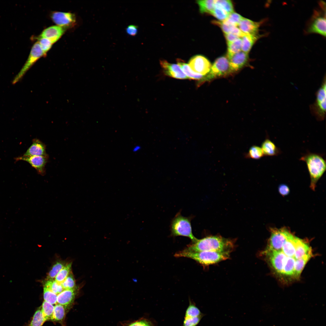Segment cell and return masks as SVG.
I'll use <instances>...</instances> for the list:
<instances>
[{
    "instance_id": "16",
    "label": "cell",
    "mask_w": 326,
    "mask_h": 326,
    "mask_svg": "<svg viewBox=\"0 0 326 326\" xmlns=\"http://www.w3.org/2000/svg\"><path fill=\"white\" fill-rule=\"evenodd\" d=\"M228 58L233 73L239 71L243 68L246 65L249 59L248 54L241 51Z\"/></svg>"
},
{
    "instance_id": "49",
    "label": "cell",
    "mask_w": 326,
    "mask_h": 326,
    "mask_svg": "<svg viewBox=\"0 0 326 326\" xmlns=\"http://www.w3.org/2000/svg\"><path fill=\"white\" fill-rule=\"evenodd\" d=\"M133 281H134L135 282H136V279L135 278H133Z\"/></svg>"
},
{
    "instance_id": "40",
    "label": "cell",
    "mask_w": 326,
    "mask_h": 326,
    "mask_svg": "<svg viewBox=\"0 0 326 326\" xmlns=\"http://www.w3.org/2000/svg\"><path fill=\"white\" fill-rule=\"evenodd\" d=\"M213 23L219 27L224 34L231 33L233 29L236 27L224 21H213Z\"/></svg>"
},
{
    "instance_id": "13",
    "label": "cell",
    "mask_w": 326,
    "mask_h": 326,
    "mask_svg": "<svg viewBox=\"0 0 326 326\" xmlns=\"http://www.w3.org/2000/svg\"><path fill=\"white\" fill-rule=\"evenodd\" d=\"M265 253L269 258L273 269L278 273L282 274L287 256L282 251L266 249Z\"/></svg>"
},
{
    "instance_id": "12",
    "label": "cell",
    "mask_w": 326,
    "mask_h": 326,
    "mask_svg": "<svg viewBox=\"0 0 326 326\" xmlns=\"http://www.w3.org/2000/svg\"><path fill=\"white\" fill-rule=\"evenodd\" d=\"M50 17L57 26L66 29L72 27L76 22L75 15L70 12L53 11L50 14Z\"/></svg>"
},
{
    "instance_id": "42",
    "label": "cell",
    "mask_w": 326,
    "mask_h": 326,
    "mask_svg": "<svg viewBox=\"0 0 326 326\" xmlns=\"http://www.w3.org/2000/svg\"><path fill=\"white\" fill-rule=\"evenodd\" d=\"M243 17L239 14L233 12L230 14L224 21L236 27L238 26Z\"/></svg>"
},
{
    "instance_id": "31",
    "label": "cell",
    "mask_w": 326,
    "mask_h": 326,
    "mask_svg": "<svg viewBox=\"0 0 326 326\" xmlns=\"http://www.w3.org/2000/svg\"><path fill=\"white\" fill-rule=\"evenodd\" d=\"M228 52L227 57H229L241 50L242 40L239 38L235 40L227 43Z\"/></svg>"
},
{
    "instance_id": "23",
    "label": "cell",
    "mask_w": 326,
    "mask_h": 326,
    "mask_svg": "<svg viewBox=\"0 0 326 326\" xmlns=\"http://www.w3.org/2000/svg\"><path fill=\"white\" fill-rule=\"evenodd\" d=\"M296 238L290 233L284 243L281 251L286 256L294 257Z\"/></svg>"
},
{
    "instance_id": "7",
    "label": "cell",
    "mask_w": 326,
    "mask_h": 326,
    "mask_svg": "<svg viewBox=\"0 0 326 326\" xmlns=\"http://www.w3.org/2000/svg\"><path fill=\"white\" fill-rule=\"evenodd\" d=\"M45 56L38 41L33 46L28 57L24 65L12 81L15 84L19 81L26 72L40 58Z\"/></svg>"
},
{
    "instance_id": "17",
    "label": "cell",
    "mask_w": 326,
    "mask_h": 326,
    "mask_svg": "<svg viewBox=\"0 0 326 326\" xmlns=\"http://www.w3.org/2000/svg\"><path fill=\"white\" fill-rule=\"evenodd\" d=\"M65 29L57 25L50 26L43 31L39 37L47 38L53 44L62 36L65 31Z\"/></svg>"
},
{
    "instance_id": "20",
    "label": "cell",
    "mask_w": 326,
    "mask_h": 326,
    "mask_svg": "<svg viewBox=\"0 0 326 326\" xmlns=\"http://www.w3.org/2000/svg\"><path fill=\"white\" fill-rule=\"evenodd\" d=\"M48 156L45 145L37 139L33 140L32 144L23 155L24 156Z\"/></svg>"
},
{
    "instance_id": "9",
    "label": "cell",
    "mask_w": 326,
    "mask_h": 326,
    "mask_svg": "<svg viewBox=\"0 0 326 326\" xmlns=\"http://www.w3.org/2000/svg\"><path fill=\"white\" fill-rule=\"evenodd\" d=\"M314 15L307 30L309 33H316L326 36L325 11H317Z\"/></svg>"
},
{
    "instance_id": "44",
    "label": "cell",
    "mask_w": 326,
    "mask_h": 326,
    "mask_svg": "<svg viewBox=\"0 0 326 326\" xmlns=\"http://www.w3.org/2000/svg\"><path fill=\"white\" fill-rule=\"evenodd\" d=\"M45 56L51 48L53 43L48 39L39 37L38 41Z\"/></svg>"
},
{
    "instance_id": "29",
    "label": "cell",
    "mask_w": 326,
    "mask_h": 326,
    "mask_svg": "<svg viewBox=\"0 0 326 326\" xmlns=\"http://www.w3.org/2000/svg\"><path fill=\"white\" fill-rule=\"evenodd\" d=\"M215 1L204 0L197 1L200 12L202 13H207L211 14L214 8Z\"/></svg>"
},
{
    "instance_id": "18",
    "label": "cell",
    "mask_w": 326,
    "mask_h": 326,
    "mask_svg": "<svg viewBox=\"0 0 326 326\" xmlns=\"http://www.w3.org/2000/svg\"><path fill=\"white\" fill-rule=\"evenodd\" d=\"M77 290L76 288L64 290L57 295V303L63 305L66 310L69 309L74 302Z\"/></svg>"
},
{
    "instance_id": "4",
    "label": "cell",
    "mask_w": 326,
    "mask_h": 326,
    "mask_svg": "<svg viewBox=\"0 0 326 326\" xmlns=\"http://www.w3.org/2000/svg\"><path fill=\"white\" fill-rule=\"evenodd\" d=\"M191 218L184 217L178 213L172 219L171 224V235L173 236H184L189 238L192 243L197 239L193 235Z\"/></svg>"
},
{
    "instance_id": "26",
    "label": "cell",
    "mask_w": 326,
    "mask_h": 326,
    "mask_svg": "<svg viewBox=\"0 0 326 326\" xmlns=\"http://www.w3.org/2000/svg\"><path fill=\"white\" fill-rule=\"evenodd\" d=\"M260 36L245 34L241 38V50L243 52L248 54L254 43Z\"/></svg>"
},
{
    "instance_id": "41",
    "label": "cell",
    "mask_w": 326,
    "mask_h": 326,
    "mask_svg": "<svg viewBox=\"0 0 326 326\" xmlns=\"http://www.w3.org/2000/svg\"><path fill=\"white\" fill-rule=\"evenodd\" d=\"M61 284L64 290L76 288L75 279L72 273H70Z\"/></svg>"
},
{
    "instance_id": "25",
    "label": "cell",
    "mask_w": 326,
    "mask_h": 326,
    "mask_svg": "<svg viewBox=\"0 0 326 326\" xmlns=\"http://www.w3.org/2000/svg\"><path fill=\"white\" fill-rule=\"evenodd\" d=\"M177 63L187 76L188 79L203 81L205 76L196 73L193 71L189 65L181 60H178Z\"/></svg>"
},
{
    "instance_id": "10",
    "label": "cell",
    "mask_w": 326,
    "mask_h": 326,
    "mask_svg": "<svg viewBox=\"0 0 326 326\" xmlns=\"http://www.w3.org/2000/svg\"><path fill=\"white\" fill-rule=\"evenodd\" d=\"M205 315L196 306L195 303L190 300L182 326H196Z\"/></svg>"
},
{
    "instance_id": "46",
    "label": "cell",
    "mask_w": 326,
    "mask_h": 326,
    "mask_svg": "<svg viewBox=\"0 0 326 326\" xmlns=\"http://www.w3.org/2000/svg\"><path fill=\"white\" fill-rule=\"evenodd\" d=\"M278 190L280 193L283 196L287 195L289 191L288 187L285 184H280Z\"/></svg>"
},
{
    "instance_id": "43",
    "label": "cell",
    "mask_w": 326,
    "mask_h": 326,
    "mask_svg": "<svg viewBox=\"0 0 326 326\" xmlns=\"http://www.w3.org/2000/svg\"><path fill=\"white\" fill-rule=\"evenodd\" d=\"M211 14L221 21L225 20L229 15V14L222 9L215 6Z\"/></svg>"
},
{
    "instance_id": "45",
    "label": "cell",
    "mask_w": 326,
    "mask_h": 326,
    "mask_svg": "<svg viewBox=\"0 0 326 326\" xmlns=\"http://www.w3.org/2000/svg\"><path fill=\"white\" fill-rule=\"evenodd\" d=\"M126 33L131 36H135L138 32V26L134 24L128 25L126 28Z\"/></svg>"
},
{
    "instance_id": "28",
    "label": "cell",
    "mask_w": 326,
    "mask_h": 326,
    "mask_svg": "<svg viewBox=\"0 0 326 326\" xmlns=\"http://www.w3.org/2000/svg\"><path fill=\"white\" fill-rule=\"evenodd\" d=\"M66 309L62 305L57 303L55 305L53 314L51 321L55 322H60L64 318Z\"/></svg>"
},
{
    "instance_id": "36",
    "label": "cell",
    "mask_w": 326,
    "mask_h": 326,
    "mask_svg": "<svg viewBox=\"0 0 326 326\" xmlns=\"http://www.w3.org/2000/svg\"><path fill=\"white\" fill-rule=\"evenodd\" d=\"M72 265V262L66 264L57 275L55 280L58 283L61 284L70 273Z\"/></svg>"
},
{
    "instance_id": "47",
    "label": "cell",
    "mask_w": 326,
    "mask_h": 326,
    "mask_svg": "<svg viewBox=\"0 0 326 326\" xmlns=\"http://www.w3.org/2000/svg\"><path fill=\"white\" fill-rule=\"evenodd\" d=\"M225 36L227 43L232 42L239 38L237 36L231 33L225 34Z\"/></svg>"
},
{
    "instance_id": "14",
    "label": "cell",
    "mask_w": 326,
    "mask_h": 326,
    "mask_svg": "<svg viewBox=\"0 0 326 326\" xmlns=\"http://www.w3.org/2000/svg\"><path fill=\"white\" fill-rule=\"evenodd\" d=\"M48 157L43 156H22L17 158L15 160L27 162L37 170L39 174L43 175L45 173V167L47 161Z\"/></svg>"
},
{
    "instance_id": "21",
    "label": "cell",
    "mask_w": 326,
    "mask_h": 326,
    "mask_svg": "<svg viewBox=\"0 0 326 326\" xmlns=\"http://www.w3.org/2000/svg\"><path fill=\"white\" fill-rule=\"evenodd\" d=\"M261 148L264 156H276L282 153L280 149L267 136L262 142Z\"/></svg>"
},
{
    "instance_id": "27",
    "label": "cell",
    "mask_w": 326,
    "mask_h": 326,
    "mask_svg": "<svg viewBox=\"0 0 326 326\" xmlns=\"http://www.w3.org/2000/svg\"><path fill=\"white\" fill-rule=\"evenodd\" d=\"M312 256V253L297 259L295 262L293 276L298 278L300 276L305 265Z\"/></svg>"
},
{
    "instance_id": "38",
    "label": "cell",
    "mask_w": 326,
    "mask_h": 326,
    "mask_svg": "<svg viewBox=\"0 0 326 326\" xmlns=\"http://www.w3.org/2000/svg\"><path fill=\"white\" fill-rule=\"evenodd\" d=\"M66 264L65 262L62 261L56 262L52 266L48 273L47 276V280H52L55 278L58 273Z\"/></svg>"
},
{
    "instance_id": "11",
    "label": "cell",
    "mask_w": 326,
    "mask_h": 326,
    "mask_svg": "<svg viewBox=\"0 0 326 326\" xmlns=\"http://www.w3.org/2000/svg\"><path fill=\"white\" fill-rule=\"evenodd\" d=\"M188 65L193 71L204 76L209 72L212 66L206 58L200 55L192 57L189 60Z\"/></svg>"
},
{
    "instance_id": "1",
    "label": "cell",
    "mask_w": 326,
    "mask_h": 326,
    "mask_svg": "<svg viewBox=\"0 0 326 326\" xmlns=\"http://www.w3.org/2000/svg\"><path fill=\"white\" fill-rule=\"evenodd\" d=\"M234 247L233 241L220 236H210L188 245L183 250L190 252L213 251L230 252Z\"/></svg>"
},
{
    "instance_id": "30",
    "label": "cell",
    "mask_w": 326,
    "mask_h": 326,
    "mask_svg": "<svg viewBox=\"0 0 326 326\" xmlns=\"http://www.w3.org/2000/svg\"><path fill=\"white\" fill-rule=\"evenodd\" d=\"M264 156L260 147L256 145H253L249 149L248 152L245 155L246 158L254 159H259Z\"/></svg>"
},
{
    "instance_id": "15",
    "label": "cell",
    "mask_w": 326,
    "mask_h": 326,
    "mask_svg": "<svg viewBox=\"0 0 326 326\" xmlns=\"http://www.w3.org/2000/svg\"><path fill=\"white\" fill-rule=\"evenodd\" d=\"M160 64L164 73L167 76L180 79H188L178 65L170 63L165 60L161 61Z\"/></svg>"
},
{
    "instance_id": "19",
    "label": "cell",
    "mask_w": 326,
    "mask_h": 326,
    "mask_svg": "<svg viewBox=\"0 0 326 326\" xmlns=\"http://www.w3.org/2000/svg\"><path fill=\"white\" fill-rule=\"evenodd\" d=\"M261 22H256L243 18L238 26L239 29L246 34L258 35L259 27Z\"/></svg>"
},
{
    "instance_id": "22",
    "label": "cell",
    "mask_w": 326,
    "mask_h": 326,
    "mask_svg": "<svg viewBox=\"0 0 326 326\" xmlns=\"http://www.w3.org/2000/svg\"><path fill=\"white\" fill-rule=\"evenodd\" d=\"M312 253L311 248L309 245L302 240L297 237L294 258L298 259Z\"/></svg>"
},
{
    "instance_id": "6",
    "label": "cell",
    "mask_w": 326,
    "mask_h": 326,
    "mask_svg": "<svg viewBox=\"0 0 326 326\" xmlns=\"http://www.w3.org/2000/svg\"><path fill=\"white\" fill-rule=\"evenodd\" d=\"M233 73L227 57L221 56L217 59L211 66L209 72L205 77L204 81L225 77Z\"/></svg>"
},
{
    "instance_id": "34",
    "label": "cell",
    "mask_w": 326,
    "mask_h": 326,
    "mask_svg": "<svg viewBox=\"0 0 326 326\" xmlns=\"http://www.w3.org/2000/svg\"><path fill=\"white\" fill-rule=\"evenodd\" d=\"M54 306L44 301L41 306V310L46 321L50 320L52 317Z\"/></svg>"
},
{
    "instance_id": "39",
    "label": "cell",
    "mask_w": 326,
    "mask_h": 326,
    "mask_svg": "<svg viewBox=\"0 0 326 326\" xmlns=\"http://www.w3.org/2000/svg\"><path fill=\"white\" fill-rule=\"evenodd\" d=\"M57 295L48 289L46 287H43V298L44 301L53 305L57 304Z\"/></svg>"
},
{
    "instance_id": "37",
    "label": "cell",
    "mask_w": 326,
    "mask_h": 326,
    "mask_svg": "<svg viewBox=\"0 0 326 326\" xmlns=\"http://www.w3.org/2000/svg\"><path fill=\"white\" fill-rule=\"evenodd\" d=\"M214 6L219 7L222 9L229 15L234 12L233 5L232 1L230 0H215Z\"/></svg>"
},
{
    "instance_id": "24",
    "label": "cell",
    "mask_w": 326,
    "mask_h": 326,
    "mask_svg": "<svg viewBox=\"0 0 326 326\" xmlns=\"http://www.w3.org/2000/svg\"><path fill=\"white\" fill-rule=\"evenodd\" d=\"M118 326H155V324L152 319L144 317L136 320L120 322Z\"/></svg>"
},
{
    "instance_id": "35",
    "label": "cell",
    "mask_w": 326,
    "mask_h": 326,
    "mask_svg": "<svg viewBox=\"0 0 326 326\" xmlns=\"http://www.w3.org/2000/svg\"><path fill=\"white\" fill-rule=\"evenodd\" d=\"M44 286L57 295L64 290L61 284L58 283L54 279L47 280Z\"/></svg>"
},
{
    "instance_id": "48",
    "label": "cell",
    "mask_w": 326,
    "mask_h": 326,
    "mask_svg": "<svg viewBox=\"0 0 326 326\" xmlns=\"http://www.w3.org/2000/svg\"><path fill=\"white\" fill-rule=\"evenodd\" d=\"M141 147L139 145L135 146L133 149V151L134 152H137L140 149Z\"/></svg>"
},
{
    "instance_id": "3",
    "label": "cell",
    "mask_w": 326,
    "mask_h": 326,
    "mask_svg": "<svg viewBox=\"0 0 326 326\" xmlns=\"http://www.w3.org/2000/svg\"><path fill=\"white\" fill-rule=\"evenodd\" d=\"M230 253L213 251L190 252L183 250L177 252L174 256L188 258L203 266H208L227 259L229 257Z\"/></svg>"
},
{
    "instance_id": "32",
    "label": "cell",
    "mask_w": 326,
    "mask_h": 326,
    "mask_svg": "<svg viewBox=\"0 0 326 326\" xmlns=\"http://www.w3.org/2000/svg\"><path fill=\"white\" fill-rule=\"evenodd\" d=\"M296 260L294 257H287L282 274L287 276H293Z\"/></svg>"
},
{
    "instance_id": "8",
    "label": "cell",
    "mask_w": 326,
    "mask_h": 326,
    "mask_svg": "<svg viewBox=\"0 0 326 326\" xmlns=\"http://www.w3.org/2000/svg\"><path fill=\"white\" fill-rule=\"evenodd\" d=\"M290 233L285 229H273L267 249L276 251H281L284 243Z\"/></svg>"
},
{
    "instance_id": "2",
    "label": "cell",
    "mask_w": 326,
    "mask_h": 326,
    "mask_svg": "<svg viewBox=\"0 0 326 326\" xmlns=\"http://www.w3.org/2000/svg\"><path fill=\"white\" fill-rule=\"evenodd\" d=\"M299 160L306 164L310 178V187L314 190L317 182L326 170V162L323 155L308 151Z\"/></svg>"
},
{
    "instance_id": "33",
    "label": "cell",
    "mask_w": 326,
    "mask_h": 326,
    "mask_svg": "<svg viewBox=\"0 0 326 326\" xmlns=\"http://www.w3.org/2000/svg\"><path fill=\"white\" fill-rule=\"evenodd\" d=\"M45 321L40 307L35 312L31 321L27 326H42Z\"/></svg>"
},
{
    "instance_id": "5",
    "label": "cell",
    "mask_w": 326,
    "mask_h": 326,
    "mask_svg": "<svg viewBox=\"0 0 326 326\" xmlns=\"http://www.w3.org/2000/svg\"><path fill=\"white\" fill-rule=\"evenodd\" d=\"M326 102V77L325 75L321 85L316 94V99L310 107L312 113L317 120H323L325 117Z\"/></svg>"
}]
</instances>
